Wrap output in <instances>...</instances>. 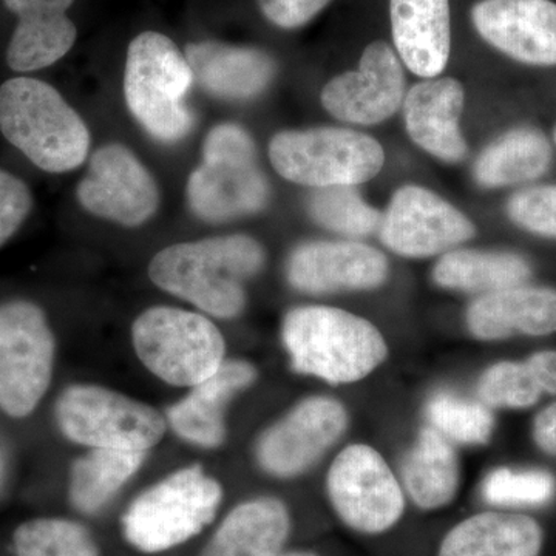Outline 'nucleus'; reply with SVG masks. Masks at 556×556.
I'll return each instance as SVG.
<instances>
[{
	"label": "nucleus",
	"instance_id": "32",
	"mask_svg": "<svg viewBox=\"0 0 556 556\" xmlns=\"http://www.w3.org/2000/svg\"><path fill=\"white\" fill-rule=\"evenodd\" d=\"M431 427L448 441L464 445L486 444L492 438V412L485 404L441 393L431 397L427 405Z\"/></svg>",
	"mask_w": 556,
	"mask_h": 556
},
{
	"label": "nucleus",
	"instance_id": "1",
	"mask_svg": "<svg viewBox=\"0 0 556 556\" xmlns=\"http://www.w3.org/2000/svg\"><path fill=\"white\" fill-rule=\"evenodd\" d=\"M265 260V249L252 237H214L163 249L150 262L149 277L208 316L233 318L247 306L244 281L257 276Z\"/></svg>",
	"mask_w": 556,
	"mask_h": 556
},
{
	"label": "nucleus",
	"instance_id": "26",
	"mask_svg": "<svg viewBox=\"0 0 556 556\" xmlns=\"http://www.w3.org/2000/svg\"><path fill=\"white\" fill-rule=\"evenodd\" d=\"M402 482L409 500L422 510L448 506L459 489V463L452 442L433 427L424 428L405 457Z\"/></svg>",
	"mask_w": 556,
	"mask_h": 556
},
{
	"label": "nucleus",
	"instance_id": "41",
	"mask_svg": "<svg viewBox=\"0 0 556 556\" xmlns=\"http://www.w3.org/2000/svg\"><path fill=\"white\" fill-rule=\"evenodd\" d=\"M278 556H317V555L311 554V552H289V554H280Z\"/></svg>",
	"mask_w": 556,
	"mask_h": 556
},
{
	"label": "nucleus",
	"instance_id": "8",
	"mask_svg": "<svg viewBox=\"0 0 556 556\" xmlns=\"http://www.w3.org/2000/svg\"><path fill=\"white\" fill-rule=\"evenodd\" d=\"M278 175L309 188L357 186L382 170L386 152L375 138L342 127L285 130L269 142Z\"/></svg>",
	"mask_w": 556,
	"mask_h": 556
},
{
	"label": "nucleus",
	"instance_id": "22",
	"mask_svg": "<svg viewBox=\"0 0 556 556\" xmlns=\"http://www.w3.org/2000/svg\"><path fill=\"white\" fill-rule=\"evenodd\" d=\"M473 338L492 342L514 336H547L556 331V291L518 285L479 295L467 309Z\"/></svg>",
	"mask_w": 556,
	"mask_h": 556
},
{
	"label": "nucleus",
	"instance_id": "27",
	"mask_svg": "<svg viewBox=\"0 0 556 556\" xmlns=\"http://www.w3.org/2000/svg\"><path fill=\"white\" fill-rule=\"evenodd\" d=\"M530 276L532 268L521 255L477 249L445 252L433 268L438 287L481 295L525 285Z\"/></svg>",
	"mask_w": 556,
	"mask_h": 556
},
{
	"label": "nucleus",
	"instance_id": "16",
	"mask_svg": "<svg viewBox=\"0 0 556 556\" xmlns=\"http://www.w3.org/2000/svg\"><path fill=\"white\" fill-rule=\"evenodd\" d=\"M288 280L306 294L368 291L382 287L390 273L388 260L376 248L358 241H308L292 251Z\"/></svg>",
	"mask_w": 556,
	"mask_h": 556
},
{
	"label": "nucleus",
	"instance_id": "11",
	"mask_svg": "<svg viewBox=\"0 0 556 556\" xmlns=\"http://www.w3.org/2000/svg\"><path fill=\"white\" fill-rule=\"evenodd\" d=\"M327 490L343 525L364 535L388 532L405 511L404 489L387 460L369 445L353 444L336 456Z\"/></svg>",
	"mask_w": 556,
	"mask_h": 556
},
{
	"label": "nucleus",
	"instance_id": "6",
	"mask_svg": "<svg viewBox=\"0 0 556 556\" xmlns=\"http://www.w3.org/2000/svg\"><path fill=\"white\" fill-rule=\"evenodd\" d=\"M222 500V485L203 468H179L131 503L123 517L124 535L148 554L169 551L200 533Z\"/></svg>",
	"mask_w": 556,
	"mask_h": 556
},
{
	"label": "nucleus",
	"instance_id": "24",
	"mask_svg": "<svg viewBox=\"0 0 556 556\" xmlns=\"http://www.w3.org/2000/svg\"><path fill=\"white\" fill-rule=\"evenodd\" d=\"M543 538V529L533 518L484 511L453 527L438 556H540Z\"/></svg>",
	"mask_w": 556,
	"mask_h": 556
},
{
	"label": "nucleus",
	"instance_id": "3",
	"mask_svg": "<svg viewBox=\"0 0 556 556\" xmlns=\"http://www.w3.org/2000/svg\"><path fill=\"white\" fill-rule=\"evenodd\" d=\"M0 131L49 174L76 169L89 155L90 131L78 112L53 86L28 76L0 86Z\"/></svg>",
	"mask_w": 556,
	"mask_h": 556
},
{
	"label": "nucleus",
	"instance_id": "31",
	"mask_svg": "<svg viewBox=\"0 0 556 556\" xmlns=\"http://www.w3.org/2000/svg\"><path fill=\"white\" fill-rule=\"evenodd\" d=\"M13 541L17 556H98L90 533L67 519H33L14 532Z\"/></svg>",
	"mask_w": 556,
	"mask_h": 556
},
{
	"label": "nucleus",
	"instance_id": "10",
	"mask_svg": "<svg viewBox=\"0 0 556 556\" xmlns=\"http://www.w3.org/2000/svg\"><path fill=\"white\" fill-rule=\"evenodd\" d=\"M53 331L46 313L28 300L0 305V409L22 419L49 390L54 367Z\"/></svg>",
	"mask_w": 556,
	"mask_h": 556
},
{
	"label": "nucleus",
	"instance_id": "15",
	"mask_svg": "<svg viewBox=\"0 0 556 556\" xmlns=\"http://www.w3.org/2000/svg\"><path fill=\"white\" fill-rule=\"evenodd\" d=\"M405 100V75L401 60L382 40L369 43L353 72L329 80L321 104L343 123L375 126L394 115Z\"/></svg>",
	"mask_w": 556,
	"mask_h": 556
},
{
	"label": "nucleus",
	"instance_id": "7",
	"mask_svg": "<svg viewBox=\"0 0 556 556\" xmlns=\"http://www.w3.org/2000/svg\"><path fill=\"white\" fill-rule=\"evenodd\" d=\"M135 353L156 378L193 387L225 364L226 343L214 321L192 311L153 306L131 325Z\"/></svg>",
	"mask_w": 556,
	"mask_h": 556
},
{
	"label": "nucleus",
	"instance_id": "9",
	"mask_svg": "<svg viewBox=\"0 0 556 556\" xmlns=\"http://www.w3.org/2000/svg\"><path fill=\"white\" fill-rule=\"evenodd\" d=\"M54 413L62 434L90 448L148 453L166 433L155 408L104 387H68Z\"/></svg>",
	"mask_w": 556,
	"mask_h": 556
},
{
	"label": "nucleus",
	"instance_id": "33",
	"mask_svg": "<svg viewBox=\"0 0 556 556\" xmlns=\"http://www.w3.org/2000/svg\"><path fill=\"white\" fill-rule=\"evenodd\" d=\"M543 393L529 362H500L486 368L478 382L479 397L486 407L529 408Z\"/></svg>",
	"mask_w": 556,
	"mask_h": 556
},
{
	"label": "nucleus",
	"instance_id": "23",
	"mask_svg": "<svg viewBox=\"0 0 556 556\" xmlns=\"http://www.w3.org/2000/svg\"><path fill=\"white\" fill-rule=\"evenodd\" d=\"M391 31L401 61L420 78H437L448 64V0H390Z\"/></svg>",
	"mask_w": 556,
	"mask_h": 556
},
{
	"label": "nucleus",
	"instance_id": "13",
	"mask_svg": "<svg viewBox=\"0 0 556 556\" xmlns=\"http://www.w3.org/2000/svg\"><path fill=\"white\" fill-rule=\"evenodd\" d=\"M346 427L348 413L339 401L308 397L263 431L255 456L273 477H299L343 437Z\"/></svg>",
	"mask_w": 556,
	"mask_h": 556
},
{
	"label": "nucleus",
	"instance_id": "14",
	"mask_svg": "<svg viewBox=\"0 0 556 556\" xmlns=\"http://www.w3.org/2000/svg\"><path fill=\"white\" fill-rule=\"evenodd\" d=\"M80 206L94 217L127 228L144 225L160 206L155 178L126 146L109 144L93 153L79 182Z\"/></svg>",
	"mask_w": 556,
	"mask_h": 556
},
{
	"label": "nucleus",
	"instance_id": "30",
	"mask_svg": "<svg viewBox=\"0 0 556 556\" xmlns=\"http://www.w3.org/2000/svg\"><path fill=\"white\" fill-rule=\"evenodd\" d=\"M311 218L321 228L361 239L380 229L383 215L362 199L356 186L317 189L308 201Z\"/></svg>",
	"mask_w": 556,
	"mask_h": 556
},
{
	"label": "nucleus",
	"instance_id": "21",
	"mask_svg": "<svg viewBox=\"0 0 556 556\" xmlns=\"http://www.w3.org/2000/svg\"><path fill=\"white\" fill-rule=\"evenodd\" d=\"M193 80L212 97L248 101L268 89L276 62L266 51L217 40L189 43L185 51Z\"/></svg>",
	"mask_w": 556,
	"mask_h": 556
},
{
	"label": "nucleus",
	"instance_id": "39",
	"mask_svg": "<svg viewBox=\"0 0 556 556\" xmlns=\"http://www.w3.org/2000/svg\"><path fill=\"white\" fill-rule=\"evenodd\" d=\"M544 393L556 394V351H541L529 358Z\"/></svg>",
	"mask_w": 556,
	"mask_h": 556
},
{
	"label": "nucleus",
	"instance_id": "5",
	"mask_svg": "<svg viewBox=\"0 0 556 556\" xmlns=\"http://www.w3.org/2000/svg\"><path fill=\"white\" fill-rule=\"evenodd\" d=\"M269 185L260 169L254 139L237 124H219L203 144V163L188 181V201L197 217L225 223L263 211Z\"/></svg>",
	"mask_w": 556,
	"mask_h": 556
},
{
	"label": "nucleus",
	"instance_id": "12",
	"mask_svg": "<svg viewBox=\"0 0 556 556\" xmlns=\"http://www.w3.org/2000/svg\"><path fill=\"white\" fill-rule=\"evenodd\" d=\"M380 240L409 258L445 254L473 239L477 229L459 208L419 186H404L394 193L380 225Z\"/></svg>",
	"mask_w": 556,
	"mask_h": 556
},
{
	"label": "nucleus",
	"instance_id": "40",
	"mask_svg": "<svg viewBox=\"0 0 556 556\" xmlns=\"http://www.w3.org/2000/svg\"><path fill=\"white\" fill-rule=\"evenodd\" d=\"M3 475H5V460H3L2 450H0V485H2Z\"/></svg>",
	"mask_w": 556,
	"mask_h": 556
},
{
	"label": "nucleus",
	"instance_id": "35",
	"mask_svg": "<svg viewBox=\"0 0 556 556\" xmlns=\"http://www.w3.org/2000/svg\"><path fill=\"white\" fill-rule=\"evenodd\" d=\"M507 214L519 228L556 239V186H535L515 193Z\"/></svg>",
	"mask_w": 556,
	"mask_h": 556
},
{
	"label": "nucleus",
	"instance_id": "38",
	"mask_svg": "<svg viewBox=\"0 0 556 556\" xmlns=\"http://www.w3.org/2000/svg\"><path fill=\"white\" fill-rule=\"evenodd\" d=\"M533 438L543 452L556 456V404H552L536 416Z\"/></svg>",
	"mask_w": 556,
	"mask_h": 556
},
{
	"label": "nucleus",
	"instance_id": "28",
	"mask_svg": "<svg viewBox=\"0 0 556 556\" xmlns=\"http://www.w3.org/2000/svg\"><path fill=\"white\" fill-rule=\"evenodd\" d=\"M552 163L547 138L532 127H519L496 138L475 163V179L482 188H506L543 177Z\"/></svg>",
	"mask_w": 556,
	"mask_h": 556
},
{
	"label": "nucleus",
	"instance_id": "18",
	"mask_svg": "<svg viewBox=\"0 0 556 556\" xmlns=\"http://www.w3.org/2000/svg\"><path fill=\"white\" fill-rule=\"evenodd\" d=\"M466 91L453 78H431L416 84L404 100L405 129L430 155L445 163L466 159L467 142L460 131Z\"/></svg>",
	"mask_w": 556,
	"mask_h": 556
},
{
	"label": "nucleus",
	"instance_id": "29",
	"mask_svg": "<svg viewBox=\"0 0 556 556\" xmlns=\"http://www.w3.org/2000/svg\"><path fill=\"white\" fill-rule=\"evenodd\" d=\"M146 455L130 450L91 448L80 456L70 471L68 495L73 506L84 514L101 510L137 473Z\"/></svg>",
	"mask_w": 556,
	"mask_h": 556
},
{
	"label": "nucleus",
	"instance_id": "4",
	"mask_svg": "<svg viewBox=\"0 0 556 556\" xmlns=\"http://www.w3.org/2000/svg\"><path fill=\"white\" fill-rule=\"evenodd\" d=\"M193 73L174 40L144 31L131 40L124 72V97L134 118L150 137L177 142L188 137L193 115L186 97Z\"/></svg>",
	"mask_w": 556,
	"mask_h": 556
},
{
	"label": "nucleus",
	"instance_id": "25",
	"mask_svg": "<svg viewBox=\"0 0 556 556\" xmlns=\"http://www.w3.org/2000/svg\"><path fill=\"white\" fill-rule=\"evenodd\" d=\"M289 530L291 517L281 501L255 497L223 519L201 556H278Z\"/></svg>",
	"mask_w": 556,
	"mask_h": 556
},
{
	"label": "nucleus",
	"instance_id": "36",
	"mask_svg": "<svg viewBox=\"0 0 556 556\" xmlns=\"http://www.w3.org/2000/svg\"><path fill=\"white\" fill-rule=\"evenodd\" d=\"M31 208L30 188L16 175L0 169V248L21 229Z\"/></svg>",
	"mask_w": 556,
	"mask_h": 556
},
{
	"label": "nucleus",
	"instance_id": "17",
	"mask_svg": "<svg viewBox=\"0 0 556 556\" xmlns=\"http://www.w3.org/2000/svg\"><path fill=\"white\" fill-rule=\"evenodd\" d=\"M471 21L485 42L522 64L556 65V3L552 0H481Z\"/></svg>",
	"mask_w": 556,
	"mask_h": 556
},
{
	"label": "nucleus",
	"instance_id": "20",
	"mask_svg": "<svg viewBox=\"0 0 556 556\" xmlns=\"http://www.w3.org/2000/svg\"><path fill=\"white\" fill-rule=\"evenodd\" d=\"M75 0H3L17 16V27L7 50L14 72L28 73L50 67L75 46V24L67 10Z\"/></svg>",
	"mask_w": 556,
	"mask_h": 556
},
{
	"label": "nucleus",
	"instance_id": "19",
	"mask_svg": "<svg viewBox=\"0 0 556 556\" xmlns=\"http://www.w3.org/2000/svg\"><path fill=\"white\" fill-rule=\"evenodd\" d=\"M255 379L257 369L249 362H225L214 375L190 387L188 396L167 408L166 420L190 444L219 447L226 438V409Z\"/></svg>",
	"mask_w": 556,
	"mask_h": 556
},
{
	"label": "nucleus",
	"instance_id": "42",
	"mask_svg": "<svg viewBox=\"0 0 556 556\" xmlns=\"http://www.w3.org/2000/svg\"><path fill=\"white\" fill-rule=\"evenodd\" d=\"M555 141H556V130H555Z\"/></svg>",
	"mask_w": 556,
	"mask_h": 556
},
{
	"label": "nucleus",
	"instance_id": "37",
	"mask_svg": "<svg viewBox=\"0 0 556 556\" xmlns=\"http://www.w3.org/2000/svg\"><path fill=\"white\" fill-rule=\"evenodd\" d=\"M263 16L285 30L303 27L320 13L331 0H257Z\"/></svg>",
	"mask_w": 556,
	"mask_h": 556
},
{
	"label": "nucleus",
	"instance_id": "34",
	"mask_svg": "<svg viewBox=\"0 0 556 556\" xmlns=\"http://www.w3.org/2000/svg\"><path fill=\"white\" fill-rule=\"evenodd\" d=\"M552 475L540 470L515 471L497 468L485 478L482 495L496 506H541L555 495Z\"/></svg>",
	"mask_w": 556,
	"mask_h": 556
},
{
	"label": "nucleus",
	"instance_id": "2",
	"mask_svg": "<svg viewBox=\"0 0 556 556\" xmlns=\"http://www.w3.org/2000/svg\"><path fill=\"white\" fill-rule=\"evenodd\" d=\"M291 367L332 383H354L386 362L382 332L367 318L332 306H299L281 325Z\"/></svg>",
	"mask_w": 556,
	"mask_h": 556
}]
</instances>
